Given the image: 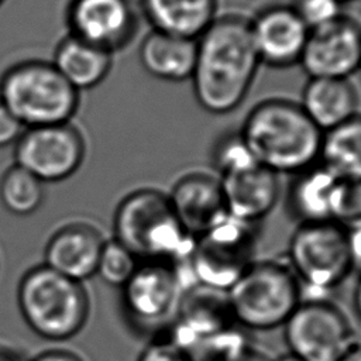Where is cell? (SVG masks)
<instances>
[{
  "instance_id": "obj_1",
  "label": "cell",
  "mask_w": 361,
  "mask_h": 361,
  "mask_svg": "<svg viewBox=\"0 0 361 361\" xmlns=\"http://www.w3.org/2000/svg\"><path fill=\"white\" fill-rule=\"evenodd\" d=\"M259 65L248 18L235 13L219 14L196 39L190 76L196 102L210 114L231 113L248 94Z\"/></svg>"
},
{
  "instance_id": "obj_23",
  "label": "cell",
  "mask_w": 361,
  "mask_h": 361,
  "mask_svg": "<svg viewBox=\"0 0 361 361\" xmlns=\"http://www.w3.org/2000/svg\"><path fill=\"white\" fill-rule=\"evenodd\" d=\"M319 164L343 180L361 182V111L323 133Z\"/></svg>"
},
{
  "instance_id": "obj_19",
  "label": "cell",
  "mask_w": 361,
  "mask_h": 361,
  "mask_svg": "<svg viewBox=\"0 0 361 361\" xmlns=\"http://www.w3.org/2000/svg\"><path fill=\"white\" fill-rule=\"evenodd\" d=\"M299 104L323 133L360 113V96L351 79L309 78Z\"/></svg>"
},
{
  "instance_id": "obj_10",
  "label": "cell",
  "mask_w": 361,
  "mask_h": 361,
  "mask_svg": "<svg viewBox=\"0 0 361 361\" xmlns=\"http://www.w3.org/2000/svg\"><path fill=\"white\" fill-rule=\"evenodd\" d=\"M289 353L303 361H338L355 343L345 314L326 299H306L283 324Z\"/></svg>"
},
{
  "instance_id": "obj_40",
  "label": "cell",
  "mask_w": 361,
  "mask_h": 361,
  "mask_svg": "<svg viewBox=\"0 0 361 361\" xmlns=\"http://www.w3.org/2000/svg\"><path fill=\"white\" fill-rule=\"evenodd\" d=\"M360 71H361V62H360Z\"/></svg>"
},
{
  "instance_id": "obj_12",
  "label": "cell",
  "mask_w": 361,
  "mask_h": 361,
  "mask_svg": "<svg viewBox=\"0 0 361 361\" xmlns=\"http://www.w3.org/2000/svg\"><path fill=\"white\" fill-rule=\"evenodd\" d=\"M66 25L69 35L113 54L131 42L138 18L133 0H71Z\"/></svg>"
},
{
  "instance_id": "obj_6",
  "label": "cell",
  "mask_w": 361,
  "mask_h": 361,
  "mask_svg": "<svg viewBox=\"0 0 361 361\" xmlns=\"http://www.w3.org/2000/svg\"><path fill=\"white\" fill-rule=\"evenodd\" d=\"M300 283L289 265L265 259L252 262L227 290L235 323L248 330L283 326L302 302Z\"/></svg>"
},
{
  "instance_id": "obj_22",
  "label": "cell",
  "mask_w": 361,
  "mask_h": 361,
  "mask_svg": "<svg viewBox=\"0 0 361 361\" xmlns=\"http://www.w3.org/2000/svg\"><path fill=\"white\" fill-rule=\"evenodd\" d=\"M51 62L80 92L96 87L106 79L111 71L113 54L68 34L56 45Z\"/></svg>"
},
{
  "instance_id": "obj_27",
  "label": "cell",
  "mask_w": 361,
  "mask_h": 361,
  "mask_svg": "<svg viewBox=\"0 0 361 361\" xmlns=\"http://www.w3.org/2000/svg\"><path fill=\"white\" fill-rule=\"evenodd\" d=\"M289 4L309 31L324 27L344 16L343 4L338 0H292Z\"/></svg>"
},
{
  "instance_id": "obj_18",
  "label": "cell",
  "mask_w": 361,
  "mask_h": 361,
  "mask_svg": "<svg viewBox=\"0 0 361 361\" xmlns=\"http://www.w3.org/2000/svg\"><path fill=\"white\" fill-rule=\"evenodd\" d=\"M341 186L343 179L319 162L293 175L286 195L289 214L300 224L336 221Z\"/></svg>"
},
{
  "instance_id": "obj_17",
  "label": "cell",
  "mask_w": 361,
  "mask_h": 361,
  "mask_svg": "<svg viewBox=\"0 0 361 361\" xmlns=\"http://www.w3.org/2000/svg\"><path fill=\"white\" fill-rule=\"evenodd\" d=\"M219 179L226 212L240 220L255 224L278 203L279 175L259 164Z\"/></svg>"
},
{
  "instance_id": "obj_11",
  "label": "cell",
  "mask_w": 361,
  "mask_h": 361,
  "mask_svg": "<svg viewBox=\"0 0 361 361\" xmlns=\"http://www.w3.org/2000/svg\"><path fill=\"white\" fill-rule=\"evenodd\" d=\"M86 145L71 123L25 128L14 144V164L42 183L72 176L85 159Z\"/></svg>"
},
{
  "instance_id": "obj_5",
  "label": "cell",
  "mask_w": 361,
  "mask_h": 361,
  "mask_svg": "<svg viewBox=\"0 0 361 361\" xmlns=\"http://www.w3.org/2000/svg\"><path fill=\"white\" fill-rule=\"evenodd\" d=\"M0 100L24 128L69 123L79 107V92L52 62H18L0 78Z\"/></svg>"
},
{
  "instance_id": "obj_30",
  "label": "cell",
  "mask_w": 361,
  "mask_h": 361,
  "mask_svg": "<svg viewBox=\"0 0 361 361\" xmlns=\"http://www.w3.org/2000/svg\"><path fill=\"white\" fill-rule=\"evenodd\" d=\"M24 130V126L0 100V148L16 144Z\"/></svg>"
},
{
  "instance_id": "obj_26",
  "label": "cell",
  "mask_w": 361,
  "mask_h": 361,
  "mask_svg": "<svg viewBox=\"0 0 361 361\" xmlns=\"http://www.w3.org/2000/svg\"><path fill=\"white\" fill-rule=\"evenodd\" d=\"M140 259L118 241L106 240L99 257L96 275L111 286L121 288L134 274Z\"/></svg>"
},
{
  "instance_id": "obj_2",
  "label": "cell",
  "mask_w": 361,
  "mask_h": 361,
  "mask_svg": "<svg viewBox=\"0 0 361 361\" xmlns=\"http://www.w3.org/2000/svg\"><path fill=\"white\" fill-rule=\"evenodd\" d=\"M240 133L257 162L276 175H296L319 162L323 131L298 102L271 97L257 103Z\"/></svg>"
},
{
  "instance_id": "obj_21",
  "label": "cell",
  "mask_w": 361,
  "mask_h": 361,
  "mask_svg": "<svg viewBox=\"0 0 361 361\" xmlns=\"http://www.w3.org/2000/svg\"><path fill=\"white\" fill-rule=\"evenodd\" d=\"M141 66L165 82L190 80L196 61V39L151 31L138 48Z\"/></svg>"
},
{
  "instance_id": "obj_20",
  "label": "cell",
  "mask_w": 361,
  "mask_h": 361,
  "mask_svg": "<svg viewBox=\"0 0 361 361\" xmlns=\"http://www.w3.org/2000/svg\"><path fill=\"white\" fill-rule=\"evenodd\" d=\"M152 31L197 39L219 17V0H140Z\"/></svg>"
},
{
  "instance_id": "obj_24",
  "label": "cell",
  "mask_w": 361,
  "mask_h": 361,
  "mask_svg": "<svg viewBox=\"0 0 361 361\" xmlns=\"http://www.w3.org/2000/svg\"><path fill=\"white\" fill-rule=\"evenodd\" d=\"M44 183L16 164L0 178V203L14 216L35 213L44 202Z\"/></svg>"
},
{
  "instance_id": "obj_7",
  "label": "cell",
  "mask_w": 361,
  "mask_h": 361,
  "mask_svg": "<svg viewBox=\"0 0 361 361\" xmlns=\"http://www.w3.org/2000/svg\"><path fill=\"white\" fill-rule=\"evenodd\" d=\"M255 241V224L226 212L195 240L185 262L196 281L195 285L228 290L254 262Z\"/></svg>"
},
{
  "instance_id": "obj_4",
  "label": "cell",
  "mask_w": 361,
  "mask_h": 361,
  "mask_svg": "<svg viewBox=\"0 0 361 361\" xmlns=\"http://www.w3.org/2000/svg\"><path fill=\"white\" fill-rule=\"evenodd\" d=\"M17 302L27 326L49 341L72 338L89 317V296L83 285L44 264L21 276Z\"/></svg>"
},
{
  "instance_id": "obj_31",
  "label": "cell",
  "mask_w": 361,
  "mask_h": 361,
  "mask_svg": "<svg viewBox=\"0 0 361 361\" xmlns=\"http://www.w3.org/2000/svg\"><path fill=\"white\" fill-rule=\"evenodd\" d=\"M345 230L353 269L361 272V221L345 226Z\"/></svg>"
},
{
  "instance_id": "obj_34",
  "label": "cell",
  "mask_w": 361,
  "mask_h": 361,
  "mask_svg": "<svg viewBox=\"0 0 361 361\" xmlns=\"http://www.w3.org/2000/svg\"><path fill=\"white\" fill-rule=\"evenodd\" d=\"M0 361H25L18 353L0 345Z\"/></svg>"
},
{
  "instance_id": "obj_15",
  "label": "cell",
  "mask_w": 361,
  "mask_h": 361,
  "mask_svg": "<svg viewBox=\"0 0 361 361\" xmlns=\"http://www.w3.org/2000/svg\"><path fill=\"white\" fill-rule=\"evenodd\" d=\"M166 196L176 219L193 238L226 213L220 179L206 172L182 175Z\"/></svg>"
},
{
  "instance_id": "obj_28",
  "label": "cell",
  "mask_w": 361,
  "mask_h": 361,
  "mask_svg": "<svg viewBox=\"0 0 361 361\" xmlns=\"http://www.w3.org/2000/svg\"><path fill=\"white\" fill-rule=\"evenodd\" d=\"M336 221L343 226L361 221V182L343 180Z\"/></svg>"
},
{
  "instance_id": "obj_13",
  "label": "cell",
  "mask_w": 361,
  "mask_h": 361,
  "mask_svg": "<svg viewBox=\"0 0 361 361\" xmlns=\"http://www.w3.org/2000/svg\"><path fill=\"white\" fill-rule=\"evenodd\" d=\"M361 24L348 16L309 31L299 65L309 78L350 79L360 71Z\"/></svg>"
},
{
  "instance_id": "obj_36",
  "label": "cell",
  "mask_w": 361,
  "mask_h": 361,
  "mask_svg": "<svg viewBox=\"0 0 361 361\" xmlns=\"http://www.w3.org/2000/svg\"><path fill=\"white\" fill-rule=\"evenodd\" d=\"M354 307H355V312L358 313V316L361 317V275H360V279L354 289Z\"/></svg>"
},
{
  "instance_id": "obj_35",
  "label": "cell",
  "mask_w": 361,
  "mask_h": 361,
  "mask_svg": "<svg viewBox=\"0 0 361 361\" xmlns=\"http://www.w3.org/2000/svg\"><path fill=\"white\" fill-rule=\"evenodd\" d=\"M338 361H361V345L354 344Z\"/></svg>"
},
{
  "instance_id": "obj_16",
  "label": "cell",
  "mask_w": 361,
  "mask_h": 361,
  "mask_svg": "<svg viewBox=\"0 0 361 361\" xmlns=\"http://www.w3.org/2000/svg\"><path fill=\"white\" fill-rule=\"evenodd\" d=\"M104 241L102 233L90 224H66L48 240L44 251V265L82 283L96 275Z\"/></svg>"
},
{
  "instance_id": "obj_39",
  "label": "cell",
  "mask_w": 361,
  "mask_h": 361,
  "mask_svg": "<svg viewBox=\"0 0 361 361\" xmlns=\"http://www.w3.org/2000/svg\"><path fill=\"white\" fill-rule=\"evenodd\" d=\"M3 1H4V0H0V6H1V4H3Z\"/></svg>"
},
{
  "instance_id": "obj_29",
  "label": "cell",
  "mask_w": 361,
  "mask_h": 361,
  "mask_svg": "<svg viewBox=\"0 0 361 361\" xmlns=\"http://www.w3.org/2000/svg\"><path fill=\"white\" fill-rule=\"evenodd\" d=\"M137 361H195L186 351L168 338L151 341L140 354Z\"/></svg>"
},
{
  "instance_id": "obj_32",
  "label": "cell",
  "mask_w": 361,
  "mask_h": 361,
  "mask_svg": "<svg viewBox=\"0 0 361 361\" xmlns=\"http://www.w3.org/2000/svg\"><path fill=\"white\" fill-rule=\"evenodd\" d=\"M28 361H83L78 354L69 350H47Z\"/></svg>"
},
{
  "instance_id": "obj_38",
  "label": "cell",
  "mask_w": 361,
  "mask_h": 361,
  "mask_svg": "<svg viewBox=\"0 0 361 361\" xmlns=\"http://www.w3.org/2000/svg\"><path fill=\"white\" fill-rule=\"evenodd\" d=\"M341 4H344V3H348V1H355V0H338Z\"/></svg>"
},
{
  "instance_id": "obj_9",
  "label": "cell",
  "mask_w": 361,
  "mask_h": 361,
  "mask_svg": "<svg viewBox=\"0 0 361 361\" xmlns=\"http://www.w3.org/2000/svg\"><path fill=\"white\" fill-rule=\"evenodd\" d=\"M180 265L165 261H140L121 286V305L135 329L155 330L169 326L185 293Z\"/></svg>"
},
{
  "instance_id": "obj_14",
  "label": "cell",
  "mask_w": 361,
  "mask_h": 361,
  "mask_svg": "<svg viewBox=\"0 0 361 361\" xmlns=\"http://www.w3.org/2000/svg\"><path fill=\"white\" fill-rule=\"evenodd\" d=\"M248 21L261 65L276 69L299 65L309 28L290 4H267Z\"/></svg>"
},
{
  "instance_id": "obj_37",
  "label": "cell",
  "mask_w": 361,
  "mask_h": 361,
  "mask_svg": "<svg viewBox=\"0 0 361 361\" xmlns=\"http://www.w3.org/2000/svg\"><path fill=\"white\" fill-rule=\"evenodd\" d=\"M275 361H303V360H302V358H299L298 355L292 354V353H286V354H283V355L278 357Z\"/></svg>"
},
{
  "instance_id": "obj_25",
  "label": "cell",
  "mask_w": 361,
  "mask_h": 361,
  "mask_svg": "<svg viewBox=\"0 0 361 361\" xmlns=\"http://www.w3.org/2000/svg\"><path fill=\"white\" fill-rule=\"evenodd\" d=\"M212 165L219 178L258 165L240 131L220 135L212 148Z\"/></svg>"
},
{
  "instance_id": "obj_3",
  "label": "cell",
  "mask_w": 361,
  "mask_h": 361,
  "mask_svg": "<svg viewBox=\"0 0 361 361\" xmlns=\"http://www.w3.org/2000/svg\"><path fill=\"white\" fill-rule=\"evenodd\" d=\"M114 240L141 261L185 264L195 240L176 219L166 193L142 188L121 199L113 217Z\"/></svg>"
},
{
  "instance_id": "obj_8",
  "label": "cell",
  "mask_w": 361,
  "mask_h": 361,
  "mask_svg": "<svg viewBox=\"0 0 361 361\" xmlns=\"http://www.w3.org/2000/svg\"><path fill=\"white\" fill-rule=\"evenodd\" d=\"M289 267L300 288L329 292L353 271L345 226L337 221L302 223L289 241Z\"/></svg>"
},
{
  "instance_id": "obj_33",
  "label": "cell",
  "mask_w": 361,
  "mask_h": 361,
  "mask_svg": "<svg viewBox=\"0 0 361 361\" xmlns=\"http://www.w3.org/2000/svg\"><path fill=\"white\" fill-rule=\"evenodd\" d=\"M226 361H269V360L264 354H261V353H258V351H255L250 347V348L244 350L243 353H240V354H237V355H234V357H231Z\"/></svg>"
}]
</instances>
